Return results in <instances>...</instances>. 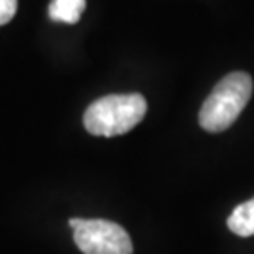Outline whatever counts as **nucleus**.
Returning <instances> with one entry per match:
<instances>
[{
	"label": "nucleus",
	"mask_w": 254,
	"mask_h": 254,
	"mask_svg": "<svg viewBox=\"0 0 254 254\" xmlns=\"http://www.w3.org/2000/svg\"><path fill=\"white\" fill-rule=\"evenodd\" d=\"M87 2L85 0H51L49 4V17L59 23L75 25L81 13L85 11Z\"/></svg>",
	"instance_id": "5"
},
{
	"label": "nucleus",
	"mask_w": 254,
	"mask_h": 254,
	"mask_svg": "<svg viewBox=\"0 0 254 254\" xmlns=\"http://www.w3.org/2000/svg\"><path fill=\"white\" fill-rule=\"evenodd\" d=\"M17 11V0H0V27L8 25Z\"/></svg>",
	"instance_id": "6"
},
{
	"label": "nucleus",
	"mask_w": 254,
	"mask_h": 254,
	"mask_svg": "<svg viewBox=\"0 0 254 254\" xmlns=\"http://www.w3.org/2000/svg\"><path fill=\"white\" fill-rule=\"evenodd\" d=\"M70 226L75 245L83 254H132L134 245L128 232L104 218H72Z\"/></svg>",
	"instance_id": "3"
},
{
	"label": "nucleus",
	"mask_w": 254,
	"mask_h": 254,
	"mask_svg": "<svg viewBox=\"0 0 254 254\" xmlns=\"http://www.w3.org/2000/svg\"><path fill=\"white\" fill-rule=\"evenodd\" d=\"M147 100L141 94H108L94 100L83 115V125L92 136H123L141 123Z\"/></svg>",
	"instance_id": "2"
},
{
	"label": "nucleus",
	"mask_w": 254,
	"mask_h": 254,
	"mask_svg": "<svg viewBox=\"0 0 254 254\" xmlns=\"http://www.w3.org/2000/svg\"><path fill=\"white\" fill-rule=\"evenodd\" d=\"M228 228L236 236H254V198L234 209V213L228 217Z\"/></svg>",
	"instance_id": "4"
},
{
	"label": "nucleus",
	"mask_w": 254,
	"mask_h": 254,
	"mask_svg": "<svg viewBox=\"0 0 254 254\" xmlns=\"http://www.w3.org/2000/svg\"><path fill=\"white\" fill-rule=\"evenodd\" d=\"M253 96V77L247 72H232L222 77L200 109V127L211 134L224 132L236 123Z\"/></svg>",
	"instance_id": "1"
}]
</instances>
